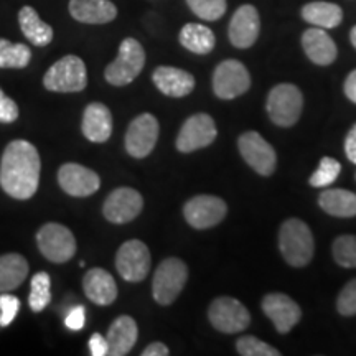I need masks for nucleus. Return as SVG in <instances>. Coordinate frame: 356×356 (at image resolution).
Masks as SVG:
<instances>
[{
	"mask_svg": "<svg viewBox=\"0 0 356 356\" xmlns=\"http://www.w3.org/2000/svg\"><path fill=\"white\" fill-rule=\"evenodd\" d=\"M42 162L37 147L26 140H13L0 160V186L15 200L32 198L38 190Z\"/></svg>",
	"mask_w": 356,
	"mask_h": 356,
	"instance_id": "1",
	"label": "nucleus"
},
{
	"mask_svg": "<svg viewBox=\"0 0 356 356\" xmlns=\"http://www.w3.org/2000/svg\"><path fill=\"white\" fill-rule=\"evenodd\" d=\"M279 249L289 266L305 267L314 259V234L299 218H289L279 229Z\"/></svg>",
	"mask_w": 356,
	"mask_h": 356,
	"instance_id": "2",
	"label": "nucleus"
},
{
	"mask_svg": "<svg viewBox=\"0 0 356 356\" xmlns=\"http://www.w3.org/2000/svg\"><path fill=\"white\" fill-rule=\"evenodd\" d=\"M145 66V50L136 38H124L113 63L106 66L104 78L111 86H127L142 73Z\"/></svg>",
	"mask_w": 356,
	"mask_h": 356,
	"instance_id": "3",
	"label": "nucleus"
},
{
	"mask_svg": "<svg viewBox=\"0 0 356 356\" xmlns=\"http://www.w3.org/2000/svg\"><path fill=\"white\" fill-rule=\"evenodd\" d=\"M302 109H304V95L296 84L280 83L270 89L266 111L275 126H293L300 119Z\"/></svg>",
	"mask_w": 356,
	"mask_h": 356,
	"instance_id": "4",
	"label": "nucleus"
},
{
	"mask_svg": "<svg viewBox=\"0 0 356 356\" xmlns=\"http://www.w3.org/2000/svg\"><path fill=\"white\" fill-rule=\"evenodd\" d=\"M188 280V267L178 257H167L154 273L152 293L159 305H172Z\"/></svg>",
	"mask_w": 356,
	"mask_h": 356,
	"instance_id": "5",
	"label": "nucleus"
},
{
	"mask_svg": "<svg viewBox=\"0 0 356 356\" xmlns=\"http://www.w3.org/2000/svg\"><path fill=\"white\" fill-rule=\"evenodd\" d=\"M86 84V65L76 55H66L58 60L43 76V86L53 92H79Z\"/></svg>",
	"mask_w": 356,
	"mask_h": 356,
	"instance_id": "6",
	"label": "nucleus"
},
{
	"mask_svg": "<svg viewBox=\"0 0 356 356\" xmlns=\"http://www.w3.org/2000/svg\"><path fill=\"white\" fill-rule=\"evenodd\" d=\"M37 244L40 252L48 261L63 264L76 254V239L74 234L60 225V222H47L37 233Z\"/></svg>",
	"mask_w": 356,
	"mask_h": 356,
	"instance_id": "7",
	"label": "nucleus"
},
{
	"mask_svg": "<svg viewBox=\"0 0 356 356\" xmlns=\"http://www.w3.org/2000/svg\"><path fill=\"white\" fill-rule=\"evenodd\" d=\"M208 318L218 332L234 335L246 330L251 323V314L241 302L233 297H218L210 304Z\"/></svg>",
	"mask_w": 356,
	"mask_h": 356,
	"instance_id": "8",
	"label": "nucleus"
},
{
	"mask_svg": "<svg viewBox=\"0 0 356 356\" xmlns=\"http://www.w3.org/2000/svg\"><path fill=\"white\" fill-rule=\"evenodd\" d=\"M251 88V74L238 60H225L213 73V92L220 99L231 101L243 96Z\"/></svg>",
	"mask_w": 356,
	"mask_h": 356,
	"instance_id": "9",
	"label": "nucleus"
},
{
	"mask_svg": "<svg viewBox=\"0 0 356 356\" xmlns=\"http://www.w3.org/2000/svg\"><path fill=\"white\" fill-rule=\"evenodd\" d=\"M238 149L241 157L252 170L261 177H270L277 167V154L274 147L259 132L248 131L238 139Z\"/></svg>",
	"mask_w": 356,
	"mask_h": 356,
	"instance_id": "10",
	"label": "nucleus"
},
{
	"mask_svg": "<svg viewBox=\"0 0 356 356\" xmlns=\"http://www.w3.org/2000/svg\"><path fill=\"white\" fill-rule=\"evenodd\" d=\"M150 264L152 259H150L149 248L139 239L126 241L115 254V269L119 275L132 284L142 282L149 275Z\"/></svg>",
	"mask_w": 356,
	"mask_h": 356,
	"instance_id": "11",
	"label": "nucleus"
},
{
	"mask_svg": "<svg viewBox=\"0 0 356 356\" xmlns=\"http://www.w3.org/2000/svg\"><path fill=\"white\" fill-rule=\"evenodd\" d=\"M218 136L216 124L210 114L198 113L190 115L184 122L177 137V149L181 154H191L195 150L211 145Z\"/></svg>",
	"mask_w": 356,
	"mask_h": 356,
	"instance_id": "12",
	"label": "nucleus"
},
{
	"mask_svg": "<svg viewBox=\"0 0 356 356\" xmlns=\"http://www.w3.org/2000/svg\"><path fill=\"white\" fill-rule=\"evenodd\" d=\"M228 213L225 200L215 195H197L184 207V216L193 229H208L220 225Z\"/></svg>",
	"mask_w": 356,
	"mask_h": 356,
	"instance_id": "13",
	"label": "nucleus"
},
{
	"mask_svg": "<svg viewBox=\"0 0 356 356\" xmlns=\"http://www.w3.org/2000/svg\"><path fill=\"white\" fill-rule=\"evenodd\" d=\"M160 126L157 118L149 113L137 115L126 132V150L134 159H145L152 154L159 140Z\"/></svg>",
	"mask_w": 356,
	"mask_h": 356,
	"instance_id": "14",
	"label": "nucleus"
},
{
	"mask_svg": "<svg viewBox=\"0 0 356 356\" xmlns=\"http://www.w3.org/2000/svg\"><path fill=\"white\" fill-rule=\"evenodd\" d=\"M144 208V198L137 190L122 186L111 191L102 204V215L114 225H124L136 220Z\"/></svg>",
	"mask_w": 356,
	"mask_h": 356,
	"instance_id": "15",
	"label": "nucleus"
},
{
	"mask_svg": "<svg viewBox=\"0 0 356 356\" xmlns=\"http://www.w3.org/2000/svg\"><path fill=\"white\" fill-rule=\"evenodd\" d=\"M262 312L274 323L275 330L280 335H286L291 332L302 318V309L299 304L292 297L280 292L267 293L262 299Z\"/></svg>",
	"mask_w": 356,
	"mask_h": 356,
	"instance_id": "16",
	"label": "nucleus"
},
{
	"mask_svg": "<svg viewBox=\"0 0 356 356\" xmlns=\"http://www.w3.org/2000/svg\"><path fill=\"white\" fill-rule=\"evenodd\" d=\"M261 32V17L254 6H241L231 17L228 37L233 47L239 50L251 48L257 42Z\"/></svg>",
	"mask_w": 356,
	"mask_h": 356,
	"instance_id": "17",
	"label": "nucleus"
},
{
	"mask_svg": "<svg viewBox=\"0 0 356 356\" xmlns=\"http://www.w3.org/2000/svg\"><path fill=\"white\" fill-rule=\"evenodd\" d=\"M58 184L71 197H89L101 186V178L91 168L79 163H65L58 170Z\"/></svg>",
	"mask_w": 356,
	"mask_h": 356,
	"instance_id": "18",
	"label": "nucleus"
},
{
	"mask_svg": "<svg viewBox=\"0 0 356 356\" xmlns=\"http://www.w3.org/2000/svg\"><path fill=\"white\" fill-rule=\"evenodd\" d=\"M152 81L162 95L168 97H185L195 89V78L188 71L175 66H159L154 70Z\"/></svg>",
	"mask_w": 356,
	"mask_h": 356,
	"instance_id": "19",
	"label": "nucleus"
},
{
	"mask_svg": "<svg viewBox=\"0 0 356 356\" xmlns=\"http://www.w3.org/2000/svg\"><path fill=\"white\" fill-rule=\"evenodd\" d=\"M302 48L314 65L328 66L337 60L338 50L333 38L323 29L314 26L302 33Z\"/></svg>",
	"mask_w": 356,
	"mask_h": 356,
	"instance_id": "20",
	"label": "nucleus"
},
{
	"mask_svg": "<svg viewBox=\"0 0 356 356\" xmlns=\"http://www.w3.org/2000/svg\"><path fill=\"white\" fill-rule=\"evenodd\" d=\"M68 8L79 24L104 25L118 17V7L111 0H70Z\"/></svg>",
	"mask_w": 356,
	"mask_h": 356,
	"instance_id": "21",
	"label": "nucleus"
},
{
	"mask_svg": "<svg viewBox=\"0 0 356 356\" xmlns=\"http://www.w3.org/2000/svg\"><path fill=\"white\" fill-rule=\"evenodd\" d=\"M84 293L92 304L108 307L118 299V284L108 270L95 267L89 269L83 279Z\"/></svg>",
	"mask_w": 356,
	"mask_h": 356,
	"instance_id": "22",
	"label": "nucleus"
},
{
	"mask_svg": "<svg viewBox=\"0 0 356 356\" xmlns=\"http://www.w3.org/2000/svg\"><path fill=\"white\" fill-rule=\"evenodd\" d=\"M81 131L88 140L102 144L113 134V114L102 102H91L84 109Z\"/></svg>",
	"mask_w": 356,
	"mask_h": 356,
	"instance_id": "23",
	"label": "nucleus"
},
{
	"mask_svg": "<svg viewBox=\"0 0 356 356\" xmlns=\"http://www.w3.org/2000/svg\"><path fill=\"white\" fill-rule=\"evenodd\" d=\"M139 337V328H137L136 320L129 315H121L111 323L108 335V355L111 356H124L134 348Z\"/></svg>",
	"mask_w": 356,
	"mask_h": 356,
	"instance_id": "24",
	"label": "nucleus"
},
{
	"mask_svg": "<svg viewBox=\"0 0 356 356\" xmlns=\"http://www.w3.org/2000/svg\"><path fill=\"white\" fill-rule=\"evenodd\" d=\"M29 275V262L22 254L8 252L0 256V293L19 289Z\"/></svg>",
	"mask_w": 356,
	"mask_h": 356,
	"instance_id": "25",
	"label": "nucleus"
},
{
	"mask_svg": "<svg viewBox=\"0 0 356 356\" xmlns=\"http://www.w3.org/2000/svg\"><path fill=\"white\" fill-rule=\"evenodd\" d=\"M19 24L24 37L35 47H47L53 40V29L40 19L33 7L25 6L19 12Z\"/></svg>",
	"mask_w": 356,
	"mask_h": 356,
	"instance_id": "26",
	"label": "nucleus"
},
{
	"mask_svg": "<svg viewBox=\"0 0 356 356\" xmlns=\"http://www.w3.org/2000/svg\"><path fill=\"white\" fill-rule=\"evenodd\" d=\"M320 208L327 215L335 218H355L356 216V193L343 188L325 190L318 197Z\"/></svg>",
	"mask_w": 356,
	"mask_h": 356,
	"instance_id": "27",
	"label": "nucleus"
},
{
	"mask_svg": "<svg viewBox=\"0 0 356 356\" xmlns=\"http://www.w3.org/2000/svg\"><path fill=\"white\" fill-rule=\"evenodd\" d=\"M302 19L307 24L318 26V29L330 30L337 29L343 20V10L340 6L332 2H310L302 7Z\"/></svg>",
	"mask_w": 356,
	"mask_h": 356,
	"instance_id": "28",
	"label": "nucleus"
},
{
	"mask_svg": "<svg viewBox=\"0 0 356 356\" xmlns=\"http://www.w3.org/2000/svg\"><path fill=\"white\" fill-rule=\"evenodd\" d=\"M178 42L195 55H208L215 48L216 37L211 29L202 24H186L178 33Z\"/></svg>",
	"mask_w": 356,
	"mask_h": 356,
	"instance_id": "29",
	"label": "nucleus"
},
{
	"mask_svg": "<svg viewBox=\"0 0 356 356\" xmlns=\"http://www.w3.org/2000/svg\"><path fill=\"white\" fill-rule=\"evenodd\" d=\"M32 51L24 43H12L0 38V68L2 70H24L30 65Z\"/></svg>",
	"mask_w": 356,
	"mask_h": 356,
	"instance_id": "30",
	"label": "nucleus"
},
{
	"mask_svg": "<svg viewBox=\"0 0 356 356\" xmlns=\"http://www.w3.org/2000/svg\"><path fill=\"white\" fill-rule=\"evenodd\" d=\"M51 279L47 273H38L32 277V289H30V309H32L35 314L44 310L48 304L51 302Z\"/></svg>",
	"mask_w": 356,
	"mask_h": 356,
	"instance_id": "31",
	"label": "nucleus"
},
{
	"mask_svg": "<svg viewBox=\"0 0 356 356\" xmlns=\"http://www.w3.org/2000/svg\"><path fill=\"white\" fill-rule=\"evenodd\" d=\"M333 259L341 267H356V236L341 234L333 241L332 246Z\"/></svg>",
	"mask_w": 356,
	"mask_h": 356,
	"instance_id": "32",
	"label": "nucleus"
},
{
	"mask_svg": "<svg viewBox=\"0 0 356 356\" xmlns=\"http://www.w3.org/2000/svg\"><path fill=\"white\" fill-rule=\"evenodd\" d=\"M341 172V165L338 160L333 157H323L320 160L317 170L310 175L309 184L315 188H327L330 186L333 181L337 180L338 175Z\"/></svg>",
	"mask_w": 356,
	"mask_h": 356,
	"instance_id": "33",
	"label": "nucleus"
},
{
	"mask_svg": "<svg viewBox=\"0 0 356 356\" xmlns=\"http://www.w3.org/2000/svg\"><path fill=\"white\" fill-rule=\"evenodd\" d=\"M186 3L195 15L208 22L220 20L228 7L226 0H186Z\"/></svg>",
	"mask_w": 356,
	"mask_h": 356,
	"instance_id": "34",
	"label": "nucleus"
},
{
	"mask_svg": "<svg viewBox=\"0 0 356 356\" xmlns=\"http://www.w3.org/2000/svg\"><path fill=\"white\" fill-rule=\"evenodd\" d=\"M236 350L243 356H279L280 351L274 346L267 345L266 341L259 340L257 337L248 335L241 337L236 341Z\"/></svg>",
	"mask_w": 356,
	"mask_h": 356,
	"instance_id": "35",
	"label": "nucleus"
},
{
	"mask_svg": "<svg viewBox=\"0 0 356 356\" xmlns=\"http://www.w3.org/2000/svg\"><path fill=\"white\" fill-rule=\"evenodd\" d=\"M337 310L343 317H353V315H356V279H351L341 289V292L338 293Z\"/></svg>",
	"mask_w": 356,
	"mask_h": 356,
	"instance_id": "36",
	"label": "nucleus"
},
{
	"mask_svg": "<svg viewBox=\"0 0 356 356\" xmlns=\"http://www.w3.org/2000/svg\"><path fill=\"white\" fill-rule=\"evenodd\" d=\"M20 310L19 297L3 292L0 293V327H7L15 320Z\"/></svg>",
	"mask_w": 356,
	"mask_h": 356,
	"instance_id": "37",
	"label": "nucleus"
},
{
	"mask_svg": "<svg viewBox=\"0 0 356 356\" xmlns=\"http://www.w3.org/2000/svg\"><path fill=\"white\" fill-rule=\"evenodd\" d=\"M19 119V106L0 89V122L12 124Z\"/></svg>",
	"mask_w": 356,
	"mask_h": 356,
	"instance_id": "38",
	"label": "nucleus"
},
{
	"mask_svg": "<svg viewBox=\"0 0 356 356\" xmlns=\"http://www.w3.org/2000/svg\"><path fill=\"white\" fill-rule=\"evenodd\" d=\"M84 323H86V309L84 307H74L73 310L66 315L65 325L66 328H70L71 332H79L84 328Z\"/></svg>",
	"mask_w": 356,
	"mask_h": 356,
	"instance_id": "39",
	"label": "nucleus"
},
{
	"mask_svg": "<svg viewBox=\"0 0 356 356\" xmlns=\"http://www.w3.org/2000/svg\"><path fill=\"white\" fill-rule=\"evenodd\" d=\"M89 353L92 356H106L108 355V340L104 337L99 335V333H95L91 338H89Z\"/></svg>",
	"mask_w": 356,
	"mask_h": 356,
	"instance_id": "40",
	"label": "nucleus"
},
{
	"mask_svg": "<svg viewBox=\"0 0 356 356\" xmlns=\"http://www.w3.org/2000/svg\"><path fill=\"white\" fill-rule=\"evenodd\" d=\"M345 154L351 163L356 165V124L350 129L345 139Z\"/></svg>",
	"mask_w": 356,
	"mask_h": 356,
	"instance_id": "41",
	"label": "nucleus"
},
{
	"mask_svg": "<svg viewBox=\"0 0 356 356\" xmlns=\"http://www.w3.org/2000/svg\"><path fill=\"white\" fill-rule=\"evenodd\" d=\"M343 91H345V96L356 104V70L351 71L348 76H346Z\"/></svg>",
	"mask_w": 356,
	"mask_h": 356,
	"instance_id": "42",
	"label": "nucleus"
},
{
	"mask_svg": "<svg viewBox=\"0 0 356 356\" xmlns=\"http://www.w3.org/2000/svg\"><path fill=\"white\" fill-rule=\"evenodd\" d=\"M170 351H168V346L160 343V341H154L147 348L142 351V356H167Z\"/></svg>",
	"mask_w": 356,
	"mask_h": 356,
	"instance_id": "43",
	"label": "nucleus"
},
{
	"mask_svg": "<svg viewBox=\"0 0 356 356\" xmlns=\"http://www.w3.org/2000/svg\"><path fill=\"white\" fill-rule=\"evenodd\" d=\"M350 42H351V44H353L355 50H356V25L353 26V29H351V32H350Z\"/></svg>",
	"mask_w": 356,
	"mask_h": 356,
	"instance_id": "44",
	"label": "nucleus"
}]
</instances>
